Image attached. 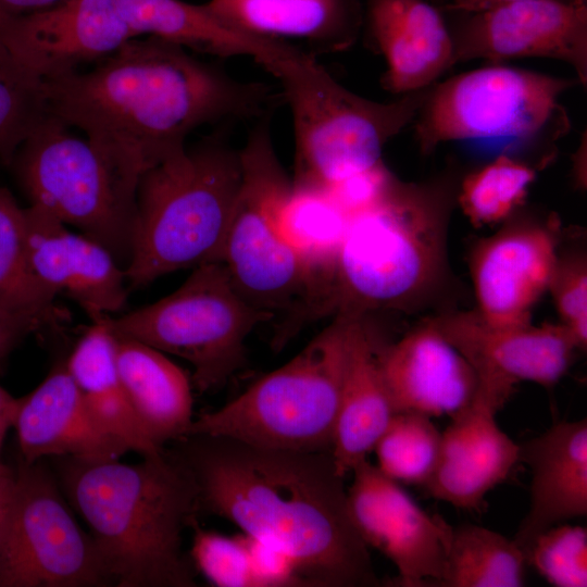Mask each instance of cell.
I'll return each mask as SVG.
<instances>
[{"mask_svg": "<svg viewBox=\"0 0 587 587\" xmlns=\"http://www.w3.org/2000/svg\"><path fill=\"white\" fill-rule=\"evenodd\" d=\"M525 557L552 586H587L586 527L562 523L551 526L533 540Z\"/></svg>", "mask_w": 587, "mask_h": 587, "instance_id": "cell-35", "label": "cell"}, {"mask_svg": "<svg viewBox=\"0 0 587 587\" xmlns=\"http://www.w3.org/2000/svg\"><path fill=\"white\" fill-rule=\"evenodd\" d=\"M496 412L475 403L451 419L441 433L435 470L423 486L433 498L479 510L486 495L503 483L520 459V445L497 424Z\"/></svg>", "mask_w": 587, "mask_h": 587, "instance_id": "cell-23", "label": "cell"}, {"mask_svg": "<svg viewBox=\"0 0 587 587\" xmlns=\"http://www.w3.org/2000/svg\"><path fill=\"white\" fill-rule=\"evenodd\" d=\"M530 470L529 509L513 538L524 551L544 530L587 514V420L562 421L520 445Z\"/></svg>", "mask_w": 587, "mask_h": 587, "instance_id": "cell-24", "label": "cell"}, {"mask_svg": "<svg viewBox=\"0 0 587 587\" xmlns=\"http://www.w3.org/2000/svg\"><path fill=\"white\" fill-rule=\"evenodd\" d=\"M33 333V326L0 308V370L14 348Z\"/></svg>", "mask_w": 587, "mask_h": 587, "instance_id": "cell-39", "label": "cell"}, {"mask_svg": "<svg viewBox=\"0 0 587 587\" xmlns=\"http://www.w3.org/2000/svg\"><path fill=\"white\" fill-rule=\"evenodd\" d=\"M84 462L59 458V483L88 526L117 587H195L183 533L200 513L193 478L168 449L141 457Z\"/></svg>", "mask_w": 587, "mask_h": 587, "instance_id": "cell-3", "label": "cell"}, {"mask_svg": "<svg viewBox=\"0 0 587 587\" xmlns=\"http://www.w3.org/2000/svg\"><path fill=\"white\" fill-rule=\"evenodd\" d=\"M20 398L11 396L0 386V449L10 427H13Z\"/></svg>", "mask_w": 587, "mask_h": 587, "instance_id": "cell-40", "label": "cell"}, {"mask_svg": "<svg viewBox=\"0 0 587 587\" xmlns=\"http://www.w3.org/2000/svg\"><path fill=\"white\" fill-rule=\"evenodd\" d=\"M134 37L117 0H64L30 13H0L1 41L43 80L97 63Z\"/></svg>", "mask_w": 587, "mask_h": 587, "instance_id": "cell-16", "label": "cell"}, {"mask_svg": "<svg viewBox=\"0 0 587 587\" xmlns=\"http://www.w3.org/2000/svg\"><path fill=\"white\" fill-rule=\"evenodd\" d=\"M382 342L366 317L353 320L330 452L344 477L366 460L396 414L379 364Z\"/></svg>", "mask_w": 587, "mask_h": 587, "instance_id": "cell-26", "label": "cell"}, {"mask_svg": "<svg viewBox=\"0 0 587 587\" xmlns=\"http://www.w3.org/2000/svg\"><path fill=\"white\" fill-rule=\"evenodd\" d=\"M223 135L207 137L141 175L124 268L132 288L220 261L241 172L239 151Z\"/></svg>", "mask_w": 587, "mask_h": 587, "instance_id": "cell-5", "label": "cell"}, {"mask_svg": "<svg viewBox=\"0 0 587 587\" xmlns=\"http://www.w3.org/2000/svg\"><path fill=\"white\" fill-rule=\"evenodd\" d=\"M104 586L111 577L55 476L20 462L0 525V587Z\"/></svg>", "mask_w": 587, "mask_h": 587, "instance_id": "cell-12", "label": "cell"}, {"mask_svg": "<svg viewBox=\"0 0 587 587\" xmlns=\"http://www.w3.org/2000/svg\"><path fill=\"white\" fill-rule=\"evenodd\" d=\"M114 337L117 372L148 438L164 449L187 436L193 421L187 375L163 352L132 338Z\"/></svg>", "mask_w": 587, "mask_h": 587, "instance_id": "cell-27", "label": "cell"}, {"mask_svg": "<svg viewBox=\"0 0 587 587\" xmlns=\"http://www.w3.org/2000/svg\"><path fill=\"white\" fill-rule=\"evenodd\" d=\"M537 171L528 162L498 154L462 180L457 199L474 226L498 223L522 204Z\"/></svg>", "mask_w": 587, "mask_h": 587, "instance_id": "cell-33", "label": "cell"}, {"mask_svg": "<svg viewBox=\"0 0 587 587\" xmlns=\"http://www.w3.org/2000/svg\"><path fill=\"white\" fill-rule=\"evenodd\" d=\"M577 78L490 65L429 86L414 120L421 153L448 141L497 147L501 154L541 152L550 162L571 129L561 96Z\"/></svg>", "mask_w": 587, "mask_h": 587, "instance_id": "cell-6", "label": "cell"}, {"mask_svg": "<svg viewBox=\"0 0 587 587\" xmlns=\"http://www.w3.org/2000/svg\"><path fill=\"white\" fill-rule=\"evenodd\" d=\"M190 529V560L210 583L218 587H259L245 534L226 536L209 530L197 519Z\"/></svg>", "mask_w": 587, "mask_h": 587, "instance_id": "cell-36", "label": "cell"}, {"mask_svg": "<svg viewBox=\"0 0 587 587\" xmlns=\"http://www.w3.org/2000/svg\"><path fill=\"white\" fill-rule=\"evenodd\" d=\"M68 128L50 115L10 165L32 205L101 243L125 268L141 175Z\"/></svg>", "mask_w": 587, "mask_h": 587, "instance_id": "cell-8", "label": "cell"}, {"mask_svg": "<svg viewBox=\"0 0 587 587\" xmlns=\"http://www.w3.org/2000/svg\"><path fill=\"white\" fill-rule=\"evenodd\" d=\"M64 0H0V13L18 15L42 10Z\"/></svg>", "mask_w": 587, "mask_h": 587, "instance_id": "cell-41", "label": "cell"}, {"mask_svg": "<svg viewBox=\"0 0 587 587\" xmlns=\"http://www.w3.org/2000/svg\"><path fill=\"white\" fill-rule=\"evenodd\" d=\"M347 490L353 523L367 547L388 558L401 587L437 586L441 579L452 527L429 515L399 483L367 460L353 470Z\"/></svg>", "mask_w": 587, "mask_h": 587, "instance_id": "cell-15", "label": "cell"}, {"mask_svg": "<svg viewBox=\"0 0 587 587\" xmlns=\"http://www.w3.org/2000/svg\"><path fill=\"white\" fill-rule=\"evenodd\" d=\"M24 212L28 263L46 289L73 299L91 321L124 307V268L105 247L39 207Z\"/></svg>", "mask_w": 587, "mask_h": 587, "instance_id": "cell-19", "label": "cell"}, {"mask_svg": "<svg viewBox=\"0 0 587 587\" xmlns=\"http://www.w3.org/2000/svg\"><path fill=\"white\" fill-rule=\"evenodd\" d=\"M548 224L517 221L480 241L470 270L476 314L495 327L530 323V313L548 290L559 258Z\"/></svg>", "mask_w": 587, "mask_h": 587, "instance_id": "cell-17", "label": "cell"}, {"mask_svg": "<svg viewBox=\"0 0 587 587\" xmlns=\"http://www.w3.org/2000/svg\"><path fill=\"white\" fill-rule=\"evenodd\" d=\"M520 1H526V0H450V3L447 4L446 7L465 11V12H478V11H485V10L494 9L500 5L520 2ZM557 1L569 2L572 0H557Z\"/></svg>", "mask_w": 587, "mask_h": 587, "instance_id": "cell-42", "label": "cell"}, {"mask_svg": "<svg viewBox=\"0 0 587 587\" xmlns=\"http://www.w3.org/2000/svg\"><path fill=\"white\" fill-rule=\"evenodd\" d=\"M45 82L49 113L140 175L185 150L195 129L259 120L282 90L240 82L155 36L127 40L88 72Z\"/></svg>", "mask_w": 587, "mask_h": 587, "instance_id": "cell-1", "label": "cell"}, {"mask_svg": "<svg viewBox=\"0 0 587 587\" xmlns=\"http://www.w3.org/2000/svg\"><path fill=\"white\" fill-rule=\"evenodd\" d=\"M434 322L474 367L479 380L477 402L496 413L520 382L554 386L578 349L563 324L495 327L484 323L475 311Z\"/></svg>", "mask_w": 587, "mask_h": 587, "instance_id": "cell-14", "label": "cell"}, {"mask_svg": "<svg viewBox=\"0 0 587 587\" xmlns=\"http://www.w3.org/2000/svg\"><path fill=\"white\" fill-rule=\"evenodd\" d=\"M395 177L382 161L372 168L337 183L326 192L351 217L375 204Z\"/></svg>", "mask_w": 587, "mask_h": 587, "instance_id": "cell-38", "label": "cell"}, {"mask_svg": "<svg viewBox=\"0 0 587 587\" xmlns=\"http://www.w3.org/2000/svg\"><path fill=\"white\" fill-rule=\"evenodd\" d=\"M272 116L255 121L239 150L240 182L220 262L251 304L275 316L283 313L286 322L302 309L316 280L278 232V215L292 192V180L273 145Z\"/></svg>", "mask_w": 587, "mask_h": 587, "instance_id": "cell-10", "label": "cell"}, {"mask_svg": "<svg viewBox=\"0 0 587 587\" xmlns=\"http://www.w3.org/2000/svg\"><path fill=\"white\" fill-rule=\"evenodd\" d=\"M135 37L163 40L220 58L248 57L278 80L315 59L296 45L254 36L218 20L205 4L183 0H117Z\"/></svg>", "mask_w": 587, "mask_h": 587, "instance_id": "cell-22", "label": "cell"}, {"mask_svg": "<svg viewBox=\"0 0 587 587\" xmlns=\"http://www.w3.org/2000/svg\"><path fill=\"white\" fill-rule=\"evenodd\" d=\"M274 317L237 290L220 261L193 267L176 290L151 304L103 315L114 335L190 363L200 392L222 387L243 366L248 336Z\"/></svg>", "mask_w": 587, "mask_h": 587, "instance_id": "cell-11", "label": "cell"}, {"mask_svg": "<svg viewBox=\"0 0 587 587\" xmlns=\"http://www.w3.org/2000/svg\"><path fill=\"white\" fill-rule=\"evenodd\" d=\"M379 364L396 413L453 419L478 399L474 367L434 320L395 342H382Z\"/></svg>", "mask_w": 587, "mask_h": 587, "instance_id": "cell-18", "label": "cell"}, {"mask_svg": "<svg viewBox=\"0 0 587 587\" xmlns=\"http://www.w3.org/2000/svg\"><path fill=\"white\" fill-rule=\"evenodd\" d=\"M455 197L450 179L404 183L397 177L369 209L349 217L329 274L301 324L326 316L366 317L403 310L436 285Z\"/></svg>", "mask_w": 587, "mask_h": 587, "instance_id": "cell-4", "label": "cell"}, {"mask_svg": "<svg viewBox=\"0 0 587 587\" xmlns=\"http://www.w3.org/2000/svg\"><path fill=\"white\" fill-rule=\"evenodd\" d=\"M57 296L32 273L26 246L25 212L0 187V308L28 323L36 333L67 321Z\"/></svg>", "mask_w": 587, "mask_h": 587, "instance_id": "cell-29", "label": "cell"}, {"mask_svg": "<svg viewBox=\"0 0 587 587\" xmlns=\"http://www.w3.org/2000/svg\"><path fill=\"white\" fill-rule=\"evenodd\" d=\"M171 451L190 472L201 512L283 551L305 587L379 586L330 452L261 448L187 435Z\"/></svg>", "mask_w": 587, "mask_h": 587, "instance_id": "cell-2", "label": "cell"}, {"mask_svg": "<svg viewBox=\"0 0 587 587\" xmlns=\"http://www.w3.org/2000/svg\"><path fill=\"white\" fill-rule=\"evenodd\" d=\"M524 551L503 535L477 525L452 528L440 587H521Z\"/></svg>", "mask_w": 587, "mask_h": 587, "instance_id": "cell-30", "label": "cell"}, {"mask_svg": "<svg viewBox=\"0 0 587 587\" xmlns=\"http://www.w3.org/2000/svg\"><path fill=\"white\" fill-rule=\"evenodd\" d=\"M13 471L0 464V525L9 499Z\"/></svg>", "mask_w": 587, "mask_h": 587, "instance_id": "cell-44", "label": "cell"}, {"mask_svg": "<svg viewBox=\"0 0 587 587\" xmlns=\"http://www.w3.org/2000/svg\"><path fill=\"white\" fill-rule=\"evenodd\" d=\"M279 84L292 115V186L322 191L380 163L385 146L414 122L429 88L375 101L345 88L317 61Z\"/></svg>", "mask_w": 587, "mask_h": 587, "instance_id": "cell-9", "label": "cell"}, {"mask_svg": "<svg viewBox=\"0 0 587 587\" xmlns=\"http://www.w3.org/2000/svg\"><path fill=\"white\" fill-rule=\"evenodd\" d=\"M574 162V174L577 184L585 188L586 186V170L583 168V165L586 166V134L582 136V141L577 150L573 155Z\"/></svg>", "mask_w": 587, "mask_h": 587, "instance_id": "cell-43", "label": "cell"}, {"mask_svg": "<svg viewBox=\"0 0 587 587\" xmlns=\"http://www.w3.org/2000/svg\"><path fill=\"white\" fill-rule=\"evenodd\" d=\"M50 115L43 79L0 39V162L10 165L22 143Z\"/></svg>", "mask_w": 587, "mask_h": 587, "instance_id": "cell-32", "label": "cell"}, {"mask_svg": "<svg viewBox=\"0 0 587 587\" xmlns=\"http://www.w3.org/2000/svg\"><path fill=\"white\" fill-rule=\"evenodd\" d=\"M204 4L229 26L272 40L302 41L314 57L350 49L362 29L360 0H210Z\"/></svg>", "mask_w": 587, "mask_h": 587, "instance_id": "cell-25", "label": "cell"}, {"mask_svg": "<svg viewBox=\"0 0 587 587\" xmlns=\"http://www.w3.org/2000/svg\"><path fill=\"white\" fill-rule=\"evenodd\" d=\"M439 8L454 65L477 59H553L570 65L586 86L587 0H526L478 12Z\"/></svg>", "mask_w": 587, "mask_h": 587, "instance_id": "cell-13", "label": "cell"}, {"mask_svg": "<svg viewBox=\"0 0 587 587\" xmlns=\"http://www.w3.org/2000/svg\"><path fill=\"white\" fill-rule=\"evenodd\" d=\"M349 217L326 191L295 188L278 215V232L322 282L330 272Z\"/></svg>", "mask_w": 587, "mask_h": 587, "instance_id": "cell-31", "label": "cell"}, {"mask_svg": "<svg viewBox=\"0 0 587 587\" xmlns=\"http://www.w3.org/2000/svg\"><path fill=\"white\" fill-rule=\"evenodd\" d=\"M366 46L383 57L382 87L397 95L427 88L453 66L450 34L427 0H360Z\"/></svg>", "mask_w": 587, "mask_h": 587, "instance_id": "cell-20", "label": "cell"}, {"mask_svg": "<svg viewBox=\"0 0 587 587\" xmlns=\"http://www.w3.org/2000/svg\"><path fill=\"white\" fill-rule=\"evenodd\" d=\"M548 290L551 291L561 321L574 337L578 349L587 346V268L583 258L558 261Z\"/></svg>", "mask_w": 587, "mask_h": 587, "instance_id": "cell-37", "label": "cell"}, {"mask_svg": "<svg viewBox=\"0 0 587 587\" xmlns=\"http://www.w3.org/2000/svg\"><path fill=\"white\" fill-rule=\"evenodd\" d=\"M65 365L87 409L107 434L141 457L165 449L151 442L132 407L117 372L115 337L103 315L91 321Z\"/></svg>", "mask_w": 587, "mask_h": 587, "instance_id": "cell-28", "label": "cell"}, {"mask_svg": "<svg viewBox=\"0 0 587 587\" xmlns=\"http://www.w3.org/2000/svg\"><path fill=\"white\" fill-rule=\"evenodd\" d=\"M441 433L430 417L398 412L375 444L377 467L397 483L424 486L439 455Z\"/></svg>", "mask_w": 587, "mask_h": 587, "instance_id": "cell-34", "label": "cell"}, {"mask_svg": "<svg viewBox=\"0 0 587 587\" xmlns=\"http://www.w3.org/2000/svg\"><path fill=\"white\" fill-rule=\"evenodd\" d=\"M436 7H444L450 3V0H427Z\"/></svg>", "mask_w": 587, "mask_h": 587, "instance_id": "cell-45", "label": "cell"}, {"mask_svg": "<svg viewBox=\"0 0 587 587\" xmlns=\"http://www.w3.org/2000/svg\"><path fill=\"white\" fill-rule=\"evenodd\" d=\"M13 427L21 463L25 464L45 458L120 460L129 451L98 425L65 362L55 364L32 392L20 398Z\"/></svg>", "mask_w": 587, "mask_h": 587, "instance_id": "cell-21", "label": "cell"}, {"mask_svg": "<svg viewBox=\"0 0 587 587\" xmlns=\"http://www.w3.org/2000/svg\"><path fill=\"white\" fill-rule=\"evenodd\" d=\"M355 317L338 315L291 360L222 408L195 419L187 435L292 451L332 452Z\"/></svg>", "mask_w": 587, "mask_h": 587, "instance_id": "cell-7", "label": "cell"}]
</instances>
